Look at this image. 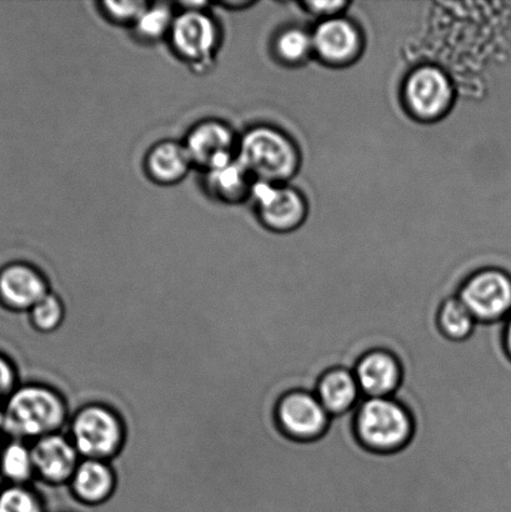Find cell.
I'll return each instance as SVG.
<instances>
[{
	"label": "cell",
	"instance_id": "obj_7",
	"mask_svg": "<svg viewBox=\"0 0 511 512\" xmlns=\"http://www.w3.org/2000/svg\"><path fill=\"white\" fill-rule=\"evenodd\" d=\"M170 44L180 59L195 70H208L220 44V29L204 9H182L175 15Z\"/></svg>",
	"mask_w": 511,
	"mask_h": 512
},
{
	"label": "cell",
	"instance_id": "obj_5",
	"mask_svg": "<svg viewBox=\"0 0 511 512\" xmlns=\"http://www.w3.org/2000/svg\"><path fill=\"white\" fill-rule=\"evenodd\" d=\"M457 296L477 323H502L511 315V274L497 266L479 268L463 281Z\"/></svg>",
	"mask_w": 511,
	"mask_h": 512
},
{
	"label": "cell",
	"instance_id": "obj_6",
	"mask_svg": "<svg viewBox=\"0 0 511 512\" xmlns=\"http://www.w3.org/2000/svg\"><path fill=\"white\" fill-rule=\"evenodd\" d=\"M402 98L410 117L419 122L433 123L450 112L455 90L444 70L425 64L413 69L405 78Z\"/></svg>",
	"mask_w": 511,
	"mask_h": 512
},
{
	"label": "cell",
	"instance_id": "obj_18",
	"mask_svg": "<svg viewBox=\"0 0 511 512\" xmlns=\"http://www.w3.org/2000/svg\"><path fill=\"white\" fill-rule=\"evenodd\" d=\"M254 178L237 158L223 167L205 173L204 184L210 197L224 204H239L250 198Z\"/></svg>",
	"mask_w": 511,
	"mask_h": 512
},
{
	"label": "cell",
	"instance_id": "obj_16",
	"mask_svg": "<svg viewBox=\"0 0 511 512\" xmlns=\"http://www.w3.org/2000/svg\"><path fill=\"white\" fill-rule=\"evenodd\" d=\"M315 395L330 416L347 414L363 400L354 371L344 368L328 370L320 378Z\"/></svg>",
	"mask_w": 511,
	"mask_h": 512
},
{
	"label": "cell",
	"instance_id": "obj_4",
	"mask_svg": "<svg viewBox=\"0 0 511 512\" xmlns=\"http://www.w3.org/2000/svg\"><path fill=\"white\" fill-rule=\"evenodd\" d=\"M68 429L69 439L82 459L113 460L127 439L118 411L102 403H90L75 411Z\"/></svg>",
	"mask_w": 511,
	"mask_h": 512
},
{
	"label": "cell",
	"instance_id": "obj_20",
	"mask_svg": "<svg viewBox=\"0 0 511 512\" xmlns=\"http://www.w3.org/2000/svg\"><path fill=\"white\" fill-rule=\"evenodd\" d=\"M273 52L280 63L300 65L314 54L312 32L300 27H288L275 35Z\"/></svg>",
	"mask_w": 511,
	"mask_h": 512
},
{
	"label": "cell",
	"instance_id": "obj_24",
	"mask_svg": "<svg viewBox=\"0 0 511 512\" xmlns=\"http://www.w3.org/2000/svg\"><path fill=\"white\" fill-rule=\"evenodd\" d=\"M65 308L62 299L53 291L40 300L28 313L29 323L39 333L48 334L63 324Z\"/></svg>",
	"mask_w": 511,
	"mask_h": 512
},
{
	"label": "cell",
	"instance_id": "obj_13",
	"mask_svg": "<svg viewBox=\"0 0 511 512\" xmlns=\"http://www.w3.org/2000/svg\"><path fill=\"white\" fill-rule=\"evenodd\" d=\"M50 293L48 280L34 266L13 263L0 270V306L12 313H29Z\"/></svg>",
	"mask_w": 511,
	"mask_h": 512
},
{
	"label": "cell",
	"instance_id": "obj_25",
	"mask_svg": "<svg viewBox=\"0 0 511 512\" xmlns=\"http://www.w3.org/2000/svg\"><path fill=\"white\" fill-rule=\"evenodd\" d=\"M100 5H102L105 18L109 19L110 22L119 25H132V27L149 7V3L142 2V0H138V2H112V0H108V2H103Z\"/></svg>",
	"mask_w": 511,
	"mask_h": 512
},
{
	"label": "cell",
	"instance_id": "obj_28",
	"mask_svg": "<svg viewBox=\"0 0 511 512\" xmlns=\"http://www.w3.org/2000/svg\"><path fill=\"white\" fill-rule=\"evenodd\" d=\"M503 341L505 351H507L509 359L511 360V315L505 320Z\"/></svg>",
	"mask_w": 511,
	"mask_h": 512
},
{
	"label": "cell",
	"instance_id": "obj_22",
	"mask_svg": "<svg viewBox=\"0 0 511 512\" xmlns=\"http://www.w3.org/2000/svg\"><path fill=\"white\" fill-rule=\"evenodd\" d=\"M175 14L168 3L149 4V7L135 23L133 30L142 42L154 43L169 37Z\"/></svg>",
	"mask_w": 511,
	"mask_h": 512
},
{
	"label": "cell",
	"instance_id": "obj_9",
	"mask_svg": "<svg viewBox=\"0 0 511 512\" xmlns=\"http://www.w3.org/2000/svg\"><path fill=\"white\" fill-rule=\"evenodd\" d=\"M280 430L298 441L317 440L327 431L332 416L315 393L295 390L279 399L275 409Z\"/></svg>",
	"mask_w": 511,
	"mask_h": 512
},
{
	"label": "cell",
	"instance_id": "obj_2",
	"mask_svg": "<svg viewBox=\"0 0 511 512\" xmlns=\"http://www.w3.org/2000/svg\"><path fill=\"white\" fill-rule=\"evenodd\" d=\"M237 159L255 182L285 184L300 167L298 145L288 134L269 125L249 129L239 139Z\"/></svg>",
	"mask_w": 511,
	"mask_h": 512
},
{
	"label": "cell",
	"instance_id": "obj_14",
	"mask_svg": "<svg viewBox=\"0 0 511 512\" xmlns=\"http://www.w3.org/2000/svg\"><path fill=\"white\" fill-rule=\"evenodd\" d=\"M363 398H393L403 380V368L393 353L384 349L369 351L354 369Z\"/></svg>",
	"mask_w": 511,
	"mask_h": 512
},
{
	"label": "cell",
	"instance_id": "obj_12",
	"mask_svg": "<svg viewBox=\"0 0 511 512\" xmlns=\"http://www.w3.org/2000/svg\"><path fill=\"white\" fill-rule=\"evenodd\" d=\"M35 478L49 485L69 484L80 463V455L68 435L44 436L30 444Z\"/></svg>",
	"mask_w": 511,
	"mask_h": 512
},
{
	"label": "cell",
	"instance_id": "obj_23",
	"mask_svg": "<svg viewBox=\"0 0 511 512\" xmlns=\"http://www.w3.org/2000/svg\"><path fill=\"white\" fill-rule=\"evenodd\" d=\"M0 512H45V504L32 486L5 484L0 488Z\"/></svg>",
	"mask_w": 511,
	"mask_h": 512
},
{
	"label": "cell",
	"instance_id": "obj_11",
	"mask_svg": "<svg viewBox=\"0 0 511 512\" xmlns=\"http://www.w3.org/2000/svg\"><path fill=\"white\" fill-rule=\"evenodd\" d=\"M238 143L233 129L227 123L208 119L189 130L184 147L193 167L207 173L237 158Z\"/></svg>",
	"mask_w": 511,
	"mask_h": 512
},
{
	"label": "cell",
	"instance_id": "obj_1",
	"mask_svg": "<svg viewBox=\"0 0 511 512\" xmlns=\"http://www.w3.org/2000/svg\"><path fill=\"white\" fill-rule=\"evenodd\" d=\"M8 439L32 444L44 436L62 433L70 420L67 400L48 385L20 384L3 404Z\"/></svg>",
	"mask_w": 511,
	"mask_h": 512
},
{
	"label": "cell",
	"instance_id": "obj_10",
	"mask_svg": "<svg viewBox=\"0 0 511 512\" xmlns=\"http://www.w3.org/2000/svg\"><path fill=\"white\" fill-rule=\"evenodd\" d=\"M314 55L329 67H348L357 62L364 49V37L357 24L339 17L320 20L312 32Z\"/></svg>",
	"mask_w": 511,
	"mask_h": 512
},
{
	"label": "cell",
	"instance_id": "obj_26",
	"mask_svg": "<svg viewBox=\"0 0 511 512\" xmlns=\"http://www.w3.org/2000/svg\"><path fill=\"white\" fill-rule=\"evenodd\" d=\"M19 385L17 366L7 355L0 353V405L5 403Z\"/></svg>",
	"mask_w": 511,
	"mask_h": 512
},
{
	"label": "cell",
	"instance_id": "obj_3",
	"mask_svg": "<svg viewBox=\"0 0 511 512\" xmlns=\"http://www.w3.org/2000/svg\"><path fill=\"white\" fill-rule=\"evenodd\" d=\"M355 433L374 453H395L412 440L414 419L397 399L363 398L355 413Z\"/></svg>",
	"mask_w": 511,
	"mask_h": 512
},
{
	"label": "cell",
	"instance_id": "obj_8",
	"mask_svg": "<svg viewBox=\"0 0 511 512\" xmlns=\"http://www.w3.org/2000/svg\"><path fill=\"white\" fill-rule=\"evenodd\" d=\"M250 198L254 200L260 223L270 232H294L307 218V200L287 184L255 182Z\"/></svg>",
	"mask_w": 511,
	"mask_h": 512
},
{
	"label": "cell",
	"instance_id": "obj_21",
	"mask_svg": "<svg viewBox=\"0 0 511 512\" xmlns=\"http://www.w3.org/2000/svg\"><path fill=\"white\" fill-rule=\"evenodd\" d=\"M477 320L457 295L450 296L440 305L438 311V328L445 338L462 341L472 335Z\"/></svg>",
	"mask_w": 511,
	"mask_h": 512
},
{
	"label": "cell",
	"instance_id": "obj_17",
	"mask_svg": "<svg viewBox=\"0 0 511 512\" xmlns=\"http://www.w3.org/2000/svg\"><path fill=\"white\" fill-rule=\"evenodd\" d=\"M193 167L184 143L164 140L155 144L145 158V170L154 183L174 185L182 182Z\"/></svg>",
	"mask_w": 511,
	"mask_h": 512
},
{
	"label": "cell",
	"instance_id": "obj_15",
	"mask_svg": "<svg viewBox=\"0 0 511 512\" xmlns=\"http://www.w3.org/2000/svg\"><path fill=\"white\" fill-rule=\"evenodd\" d=\"M117 484V474L109 461L82 459L68 485L80 504L97 508L113 498Z\"/></svg>",
	"mask_w": 511,
	"mask_h": 512
},
{
	"label": "cell",
	"instance_id": "obj_29",
	"mask_svg": "<svg viewBox=\"0 0 511 512\" xmlns=\"http://www.w3.org/2000/svg\"><path fill=\"white\" fill-rule=\"evenodd\" d=\"M4 431V409L3 405H0V433Z\"/></svg>",
	"mask_w": 511,
	"mask_h": 512
},
{
	"label": "cell",
	"instance_id": "obj_27",
	"mask_svg": "<svg viewBox=\"0 0 511 512\" xmlns=\"http://www.w3.org/2000/svg\"><path fill=\"white\" fill-rule=\"evenodd\" d=\"M349 3L347 2H305L303 7L308 13L315 15L320 20L339 17Z\"/></svg>",
	"mask_w": 511,
	"mask_h": 512
},
{
	"label": "cell",
	"instance_id": "obj_19",
	"mask_svg": "<svg viewBox=\"0 0 511 512\" xmlns=\"http://www.w3.org/2000/svg\"><path fill=\"white\" fill-rule=\"evenodd\" d=\"M0 478L10 485H30L35 479L32 448L27 441L8 439L0 445Z\"/></svg>",
	"mask_w": 511,
	"mask_h": 512
}]
</instances>
